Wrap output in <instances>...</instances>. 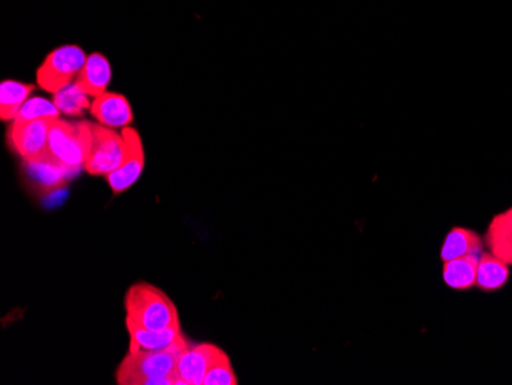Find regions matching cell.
I'll list each match as a JSON object with an SVG mask.
<instances>
[{
    "mask_svg": "<svg viewBox=\"0 0 512 385\" xmlns=\"http://www.w3.org/2000/svg\"><path fill=\"white\" fill-rule=\"evenodd\" d=\"M511 277V266L491 252H482L477 266L476 287L482 292L493 293L503 289Z\"/></svg>",
    "mask_w": 512,
    "mask_h": 385,
    "instance_id": "cell-12",
    "label": "cell"
},
{
    "mask_svg": "<svg viewBox=\"0 0 512 385\" xmlns=\"http://www.w3.org/2000/svg\"><path fill=\"white\" fill-rule=\"evenodd\" d=\"M126 145L123 135L105 125L92 123V140L86 157L85 171L89 175H109L122 165Z\"/></svg>",
    "mask_w": 512,
    "mask_h": 385,
    "instance_id": "cell-5",
    "label": "cell"
},
{
    "mask_svg": "<svg viewBox=\"0 0 512 385\" xmlns=\"http://www.w3.org/2000/svg\"><path fill=\"white\" fill-rule=\"evenodd\" d=\"M60 117L59 108L51 100L34 97L28 100L20 109L13 122H31V120H57Z\"/></svg>",
    "mask_w": 512,
    "mask_h": 385,
    "instance_id": "cell-17",
    "label": "cell"
},
{
    "mask_svg": "<svg viewBox=\"0 0 512 385\" xmlns=\"http://www.w3.org/2000/svg\"><path fill=\"white\" fill-rule=\"evenodd\" d=\"M126 320L148 330L181 329L177 306L168 293L149 283L129 287Z\"/></svg>",
    "mask_w": 512,
    "mask_h": 385,
    "instance_id": "cell-2",
    "label": "cell"
},
{
    "mask_svg": "<svg viewBox=\"0 0 512 385\" xmlns=\"http://www.w3.org/2000/svg\"><path fill=\"white\" fill-rule=\"evenodd\" d=\"M92 140V123H69L57 119L50 132L48 154L40 163L76 171L85 165Z\"/></svg>",
    "mask_w": 512,
    "mask_h": 385,
    "instance_id": "cell-3",
    "label": "cell"
},
{
    "mask_svg": "<svg viewBox=\"0 0 512 385\" xmlns=\"http://www.w3.org/2000/svg\"><path fill=\"white\" fill-rule=\"evenodd\" d=\"M483 244L485 241L476 231L457 226L448 232L440 251V258L442 261H450L468 255H480L483 252Z\"/></svg>",
    "mask_w": 512,
    "mask_h": 385,
    "instance_id": "cell-13",
    "label": "cell"
},
{
    "mask_svg": "<svg viewBox=\"0 0 512 385\" xmlns=\"http://www.w3.org/2000/svg\"><path fill=\"white\" fill-rule=\"evenodd\" d=\"M479 258L480 255H468V257L444 261L442 277L445 284L453 290H470L476 287Z\"/></svg>",
    "mask_w": 512,
    "mask_h": 385,
    "instance_id": "cell-14",
    "label": "cell"
},
{
    "mask_svg": "<svg viewBox=\"0 0 512 385\" xmlns=\"http://www.w3.org/2000/svg\"><path fill=\"white\" fill-rule=\"evenodd\" d=\"M129 333V352L137 350H166L171 347H189L181 329L148 330L126 320Z\"/></svg>",
    "mask_w": 512,
    "mask_h": 385,
    "instance_id": "cell-9",
    "label": "cell"
},
{
    "mask_svg": "<svg viewBox=\"0 0 512 385\" xmlns=\"http://www.w3.org/2000/svg\"><path fill=\"white\" fill-rule=\"evenodd\" d=\"M34 85L30 83L5 80L0 85V119L2 122H13L20 109L30 100Z\"/></svg>",
    "mask_w": 512,
    "mask_h": 385,
    "instance_id": "cell-15",
    "label": "cell"
},
{
    "mask_svg": "<svg viewBox=\"0 0 512 385\" xmlns=\"http://www.w3.org/2000/svg\"><path fill=\"white\" fill-rule=\"evenodd\" d=\"M485 243L490 247L491 254L512 266V231L486 232Z\"/></svg>",
    "mask_w": 512,
    "mask_h": 385,
    "instance_id": "cell-19",
    "label": "cell"
},
{
    "mask_svg": "<svg viewBox=\"0 0 512 385\" xmlns=\"http://www.w3.org/2000/svg\"><path fill=\"white\" fill-rule=\"evenodd\" d=\"M512 231V208L506 209L502 214H497L491 220L486 232H511Z\"/></svg>",
    "mask_w": 512,
    "mask_h": 385,
    "instance_id": "cell-20",
    "label": "cell"
},
{
    "mask_svg": "<svg viewBox=\"0 0 512 385\" xmlns=\"http://www.w3.org/2000/svg\"><path fill=\"white\" fill-rule=\"evenodd\" d=\"M224 350L215 344H198L178 355L175 376L183 385H203L204 376Z\"/></svg>",
    "mask_w": 512,
    "mask_h": 385,
    "instance_id": "cell-8",
    "label": "cell"
},
{
    "mask_svg": "<svg viewBox=\"0 0 512 385\" xmlns=\"http://www.w3.org/2000/svg\"><path fill=\"white\" fill-rule=\"evenodd\" d=\"M188 347L129 352L115 372L119 385H180L175 376L177 358Z\"/></svg>",
    "mask_w": 512,
    "mask_h": 385,
    "instance_id": "cell-1",
    "label": "cell"
},
{
    "mask_svg": "<svg viewBox=\"0 0 512 385\" xmlns=\"http://www.w3.org/2000/svg\"><path fill=\"white\" fill-rule=\"evenodd\" d=\"M85 51L77 45H65L51 51L37 70V85L46 93L57 94L73 85L86 63Z\"/></svg>",
    "mask_w": 512,
    "mask_h": 385,
    "instance_id": "cell-4",
    "label": "cell"
},
{
    "mask_svg": "<svg viewBox=\"0 0 512 385\" xmlns=\"http://www.w3.org/2000/svg\"><path fill=\"white\" fill-rule=\"evenodd\" d=\"M56 120L43 119L31 122H11L8 140L14 151L27 163H40L48 154L50 132Z\"/></svg>",
    "mask_w": 512,
    "mask_h": 385,
    "instance_id": "cell-6",
    "label": "cell"
},
{
    "mask_svg": "<svg viewBox=\"0 0 512 385\" xmlns=\"http://www.w3.org/2000/svg\"><path fill=\"white\" fill-rule=\"evenodd\" d=\"M91 114L100 125L108 128H126L134 122L131 103L123 94L108 93L92 100Z\"/></svg>",
    "mask_w": 512,
    "mask_h": 385,
    "instance_id": "cell-10",
    "label": "cell"
},
{
    "mask_svg": "<svg viewBox=\"0 0 512 385\" xmlns=\"http://www.w3.org/2000/svg\"><path fill=\"white\" fill-rule=\"evenodd\" d=\"M122 135L126 145L122 165L106 175V181L114 195L123 194L132 188L145 169V148L137 129L126 126L122 129Z\"/></svg>",
    "mask_w": 512,
    "mask_h": 385,
    "instance_id": "cell-7",
    "label": "cell"
},
{
    "mask_svg": "<svg viewBox=\"0 0 512 385\" xmlns=\"http://www.w3.org/2000/svg\"><path fill=\"white\" fill-rule=\"evenodd\" d=\"M203 385H238V376L226 352L218 356L217 361L207 370Z\"/></svg>",
    "mask_w": 512,
    "mask_h": 385,
    "instance_id": "cell-18",
    "label": "cell"
},
{
    "mask_svg": "<svg viewBox=\"0 0 512 385\" xmlns=\"http://www.w3.org/2000/svg\"><path fill=\"white\" fill-rule=\"evenodd\" d=\"M53 102L59 108L60 114L73 117L82 116V114H85L86 109H91L92 105L89 102L88 94L83 93L76 83L66 86L62 91L54 94Z\"/></svg>",
    "mask_w": 512,
    "mask_h": 385,
    "instance_id": "cell-16",
    "label": "cell"
},
{
    "mask_svg": "<svg viewBox=\"0 0 512 385\" xmlns=\"http://www.w3.org/2000/svg\"><path fill=\"white\" fill-rule=\"evenodd\" d=\"M111 77L112 70L109 60L103 54L92 53L89 54L74 83L82 89L83 93L88 94L92 99H97L106 93Z\"/></svg>",
    "mask_w": 512,
    "mask_h": 385,
    "instance_id": "cell-11",
    "label": "cell"
}]
</instances>
